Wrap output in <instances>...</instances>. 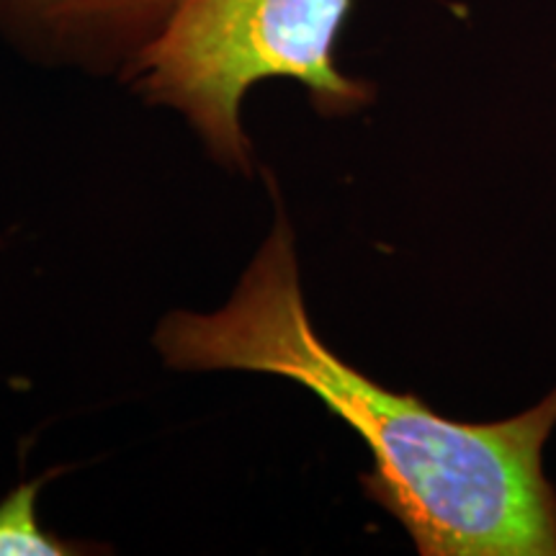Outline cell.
Segmentation results:
<instances>
[{"mask_svg": "<svg viewBox=\"0 0 556 556\" xmlns=\"http://www.w3.org/2000/svg\"><path fill=\"white\" fill-rule=\"evenodd\" d=\"M155 345L173 368H238L309 389L364 438L374 462L364 492L405 526L417 554L556 556V490L544 475L556 387L520 415L462 422L368 379L312 328L283 214L225 307L173 312Z\"/></svg>", "mask_w": 556, "mask_h": 556, "instance_id": "cell-1", "label": "cell"}, {"mask_svg": "<svg viewBox=\"0 0 556 556\" xmlns=\"http://www.w3.org/2000/svg\"><path fill=\"white\" fill-rule=\"evenodd\" d=\"M351 9L353 0H176L124 73L150 103L184 114L214 157L248 170L240 111L255 83H302L325 116L356 114L374 101V88L336 62Z\"/></svg>", "mask_w": 556, "mask_h": 556, "instance_id": "cell-2", "label": "cell"}, {"mask_svg": "<svg viewBox=\"0 0 556 556\" xmlns=\"http://www.w3.org/2000/svg\"><path fill=\"white\" fill-rule=\"evenodd\" d=\"M176 0H0V29L34 54L119 65L155 39Z\"/></svg>", "mask_w": 556, "mask_h": 556, "instance_id": "cell-3", "label": "cell"}, {"mask_svg": "<svg viewBox=\"0 0 556 556\" xmlns=\"http://www.w3.org/2000/svg\"><path fill=\"white\" fill-rule=\"evenodd\" d=\"M41 482H24L0 503V556H62L75 554L70 541L47 533L37 520Z\"/></svg>", "mask_w": 556, "mask_h": 556, "instance_id": "cell-4", "label": "cell"}]
</instances>
